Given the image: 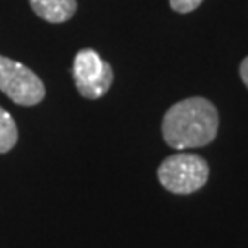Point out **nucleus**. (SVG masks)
I'll return each mask as SVG.
<instances>
[{
	"label": "nucleus",
	"instance_id": "obj_7",
	"mask_svg": "<svg viewBox=\"0 0 248 248\" xmlns=\"http://www.w3.org/2000/svg\"><path fill=\"white\" fill-rule=\"evenodd\" d=\"M204 0H169L171 8L175 9L177 13H191L195 11Z\"/></svg>",
	"mask_w": 248,
	"mask_h": 248
},
{
	"label": "nucleus",
	"instance_id": "obj_6",
	"mask_svg": "<svg viewBox=\"0 0 248 248\" xmlns=\"http://www.w3.org/2000/svg\"><path fill=\"white\" fill-rule=\"evenodd\" d=\"M18 142V129L17 124L13 120V116L9 114L6 108L0 107V155L11 151Z\"/></svg>",
	"mask_w": 248,
	"mask_h": 248
},
{
	"label": "nucleus",
	"instance_id": "obj_4",
	"mask_svg": "<svg viewBox=\"0 0 248 248\" xmlns=\"http://www.w3.org/2000/svg\"><path fill=\"white\" fill-rule=\"evenodd\" d=\"M72 76L78 92L87 99H99L105 96L114 81L112 66L92 48H83L78 52L72 64Z\"/></svg>",
	"mask_w": 248,
	"mask_h": 248
},
{
	"label": "nucleus",
	"instance_id": "obj_1",
	"mask_svg": "<svg viewBox=\"0 0 248 248\" xmlns=\"http://www.w3.org/2000/svg\"><path fill=\"white\" fill-rule=\"evenodd\" d=\"M219 131V112L210 99L187 98L166 110L162 136L177 151L195 149L212 143Z\"/></svg>",
	"mask_w": 248,
	"mask_h": 248
},
{
	"label": "nucleus",
	"instance_id": "obj_8",
	"mask_svg": "<svg viewBox=\"0 0 248 248\" xmlns=\"http://www.w3.org/2000/svg\"><path fill=\"white\" fill-rule=\"evenodd\" d=\"M239 72H241V78H243V83L247 85V89H248V57L243 59V62H241V66H239Z\"/></svg>",
	"mask_w": 248,
	"mask_h": 248
},
{
	"label": "nucleus",
	"instance_id": "obj_2",
	"mask_svg": "<svg viewBox=\"0 0 248 248\" xmlns=\"http://www.w3.org/2000/svg\"><path fill=\"white\" fill-rule=\"evenodd\" d=\"M210 177V166L208 162L193 153L180 151L177 155H171L160 164L158 168V180L175 195H189L195 193Z\"/></svg>",
	"mask_w": 248,
	"mask_h": 248
},
{
	"label": "nucleus",
	"instance_id": "obj_5",
	"mask_svg": "<svg viewBox=\"0 0 248 248\" xmlns=\"http://www.w3.org/2000/svg\"><path fill=\"white\" fill-rule=\"evenodd\" d=\"M37 17L52 24L70 20L78 11V0H28Z\"/></svg>",
	"mask_w": 248,
	"mask_h": 248
},
{
	"label": "nucleus",
	"instance_id": "obj_3",
	"mask_svg": "<svg viewBox=\"0 0 248 248\" xmlns=\"http://www.w3.org/2000/svg\"><path fill=\"white\" fill-rule=\"evenodd\" d=\"M0 92L22 107L37 105L46 96L45 83L35 72L4 55H0Z\"/></svg>",
	"mask_w": 248,
	"mask_h": 248
}]
</instances>
